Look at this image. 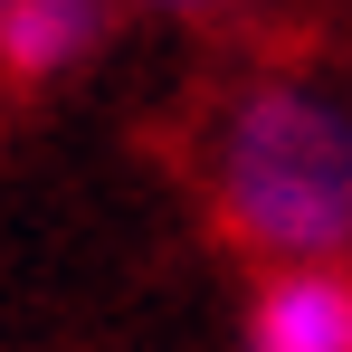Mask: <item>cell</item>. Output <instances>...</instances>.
<instances>
[{"mask_svg":"<svg viewBox=\"0 0 352 352\" xmlns=\"http://www.w3.org/2000/svg\"><path fill=\"white\" fill-rule=\"evenodd\" d=\"M200 200L238 257L352 267V96L314 67H248L200 115Z\"/></svg>","mask_w":352,"mask_h":352,"instance_id":"cell-1","label":"cell"},{"mask_svg":"<svg viewBox=\"0 0 352 352\" xmlns=\"http://www.w3.org/2000/svg\"><path fill=\"white\" fill-rule=\"evenodd\" d=\"M238 352H352V267H267L238 314Z\"/></svg>","mask_w":352,"mask_h":352,"instance_id":"cell-2","label":"cell"},{"mask_svg":"<svg viewBox=\"0 0 352 352\" xmlns=\"http://www.w3.org/2000/svg\"><path fill=\"white\" fill-rule=\"evenodd\" d=\"M133 10H162V19H210V10H229V0H133Z\"/></svg>","mask_w":352,"mask_h":352,"instance_id":"cell-4","label":"cell"},{"mask_svg":"<svg viewBox=\"0 0 352 352\" xmlns=\"http://www.w3.org/2000/svg\"><path fill=\"white\" fill-rule=\"evenodd\" d=\"M115 29V0H10L0 19V76L10 86H58L76 67H96Z\"/></svg>","mask_w":352,"mask_h":352,"instance_id":"cell-3","label":"cell"},{"mask_svg":"<svg viewBox=\"0 0 352 352\" xmlns=\"http://www.w3.org/2000/svg\"><path fill=\"white\" fill-rule=\"evenodd\" d=\"M0 19H10V0H0Z\"/></svg>","mask_w":352,"mask_h":352,"instance_id":"cell-5","label":"cell"}]
</instances>
